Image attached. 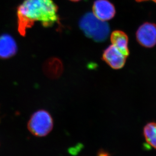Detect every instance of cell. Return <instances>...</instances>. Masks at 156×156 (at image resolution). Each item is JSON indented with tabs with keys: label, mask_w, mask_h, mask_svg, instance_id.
I'll return each mask as SVG.
<instances>
[{
	"label": "cell",
	"mask_w": 156,
	"mask_h": 156,
	"mask_svg": "<svg viewBox=\"0 0 156 156\" xmlns=\"http://www.w3.org/2000/svg\"><path fill=\"white\" fill-rule=\"evenodd\" d=\"M17 29L25 36L36 22L45 27L59 23L58 7L53 0H24L17 10Z\"/></svg>",
	"instance_id": "6da1fadb"
},
{
	"label": "cell",
	"mask_w": 156,
	"mask_h": 156,
	"mask_svg": "<svg viewBox=\"0 0 156 156\" xmlns=\"http://www.w3.org/2000/svg\"><path fill=\"white\" fill-rule=\"evenodd\" d=\"M79 27L86 36L97 42L105 41L110 35L108 23L99 20L92 13H87L79 21Z\"/></svg>",
	"instance_id": "7a4b0ae2"
},
{
	"label": "cell",
	"mask_w": 156,
	"mask_h": 156,
	"mask_svg": "<svg viewBox=\"0 0 156 156\" xmlns=\"http://www.w3.org/2000/svg\"><path fill=\"white\" fill-rule=\"evenodd\" d=\"M53 127V121L51 115L45 110H39L34 113L27 124L30 132L36 136L48 135Z\"/></svg>",
	"instance_id": "3957f363"
},
{
	"label": "cell",
	"mask_w": 156,
	"mask_h": 156,
	"mask_svg": "<svg viewBox=\"0 0 156 156\" xmlns=\"http://www.w3.org/2000/svg\"><path fill=\"white\" fill-rule=\"evenodd\" d=\"M138 43L146 48H152L156 45V24L145 23L140 26L136 33Z\"/></svg>",
	"instance_id": "277c9868"
},
{
	"label": "cell",
	"mask_w": 156,
	"mask_h": 156,
	"mask_svg": "<svg viewBox=\"0 0 156 156\" xmlns=\"http://www.w3.org/2000/svg\"><path fill=\"white\" fill-rule=\"evenodd\" d=\"M127 56L121 52L114 45H110L104 50L102 59L112 69H120L126 63Z\"/></svg>",
	"instance_id": "5b68a950"
},
{
	"label": "cell",
	"mask_w": 156,
	"mask_h": 156,
	"mask_svg": "<svg viewBox=\"0 0 156 156\" xmlns=\"http://www.w3.org/2000/svg\"><path fill=\"white\" fill-rule=\"evenodd\" d=\"M93 14L102 21L112 20L116 14V9L108 0H96L92 7Z\"/></svg>",
	"instance_id": "8992f818"
},
{
	"label": "cell",
	"mask_w": 156,
	"mask_h": 156,
	"mask_svg": "<svg viewBox=\"0 0 156 156\" xmlns=\"http://www.w3.org/2000/svg\"><path fill=\"white\" fill-rule=\"evenodd\" d=\"M17 46L15 40L10 35L4 34L0 36V58L7 59L16 53Z\"/></svg>",
	"instance_id": "52a82bcc"
},
{
	"label": "cell",
	"mask_w": 156,
	"mask_h": 156,
	"mask_svg": "<svg viewBox=\"0 0 156 156\" xmlns=\"http://www.w3.org/2000/svg\"><path fill=\"white\" fill-rule=\"evenodd\" d=\"M111 41L112 45L126 56L129 55L128 48V37L125 32L116 30L111 35Z\"/></svg>",
	"instance_id": "ba28073f"
},
{
	"label": "cell",
	"mask_w": 156,
	"mask_h": 156,
	"mask_svg": "<svg viewBox=\"0 0 156 156\" xmlns=\"http://www.w3.org/2000/svg\"><path fill=\"white\" fill-rule=\"evenodd\" d=\"M44 69L48 77L57 78L61 75L63 70L62 62L55 58L50 59L45 63Z\"/></svg>",
	"instance_id": "9c48e42d"
},
{
	"label": "cell",
	"mask_w": 156,
	"mask_h": 156,
	"mask_svg": "<svg viewBox=\"0 0 156 156\" xmlns=\"http://www.w3.org/2000/svg\"><path fill=\"white\" fill-rule=\"evenodd\" d=\"M144 135L146 141L156 136V123L149 122L144 128Z\"/></svg>",
	"instance_id": "30bf717a"
},
{
	"label": "cell",
	"mask_w": 156,
	"mask_h": 156,
	"mask_svg": "<svg viewBox=\"0 0 156 156\" xmlns=\"http://www.w3.org/2000/svg\"><path fill=\"white\" fill-rule=\"evenodd\" d=\"M147 142L151 147H154V149H156V136L154 137L153 138H151L150 140H147Z\"/></svg>",
	"instance_id": "8fae6325"
},
{
	"label": "cell",
	"mask_w": 156,
	"mask_h": 156,
	"mask_svg": "<svg viewBox=\"0 0 156 156\" xmlns=\"http://www.w3.org/2000/svg\"><path fill=\"white\" fill-rule=\"evenodd\" d=\"M98 156H110V154L105 151H99Z\"/></svg>",
	"instance_id": "7c38bea8"
},
{
	"label": "cell",
	"mask_w": 156,
	"mask_h": 156,
	"mask_svg": "<svg viewBox=\"0 0 156 156\" xmlns=\"http://www.w3.org/2000/svg\"><path fill=\"white\" fill-rule=\"evenodd\" d=\"M149 1H152L156 3V0H135V1L138 2V3L143 2Z\"/></svg>",
	"instance_id": "4fadbf2b"
},
{
	"label": "cell",
	"mask_w": 156,
	"mask_h": 156,
	"mask_svg": "<svg viewBox=\"0 0 156 156\" xmlns=\"http://www.w3.org/2000/svg\"><path fill=\"white\" fill-rule=\"evenodd\" d=\"M69 1L73 2H78L80 1H81V0H69Z\"/></svg>",
	"instance_id": "5bb4252c"
}]
</instances>
